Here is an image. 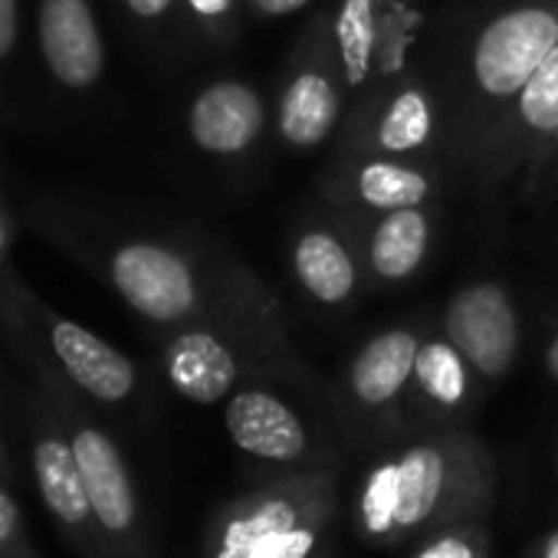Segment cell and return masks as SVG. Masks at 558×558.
I'll return each instance as SVG.
<instances>
[{
	"label": "cell",
	"instance_id": "1",
	"mask_svg": "<svg viewBox=\"0 0 558 558\" xmlns=\"http://www.w3.org/2000/svg\"><path fill=\"white\" fill-rule=\"evenodd\" d=\"M21 223L83 266L99 269L112 293L142 319L174 326L197 306L191 263L168 243L148 236H102L73 201L57 191L21 194Z\"/></svg>",
	"mask_w": 558,
	"mask_h": 558
},
{
	"label": "cell",
	"instance_id": "2",
	"mask_svg": "<svg viewBox=\"0 0 558 558\" xmlns=\"http://www.w3.org/2000/svg\"><path fill=\"white\" fill-rule=\"evenodd\" d=\"M31 40L53 93L93 96L106 80V37L93 0H31Z\"/></svg>",
	"mask_w": 558,
	"mask_h": 558
},
{
	"label": "cell",
	"instance_id": "3",
	"mask_svg": "<svg viewBox=\"0 0 558 558\" xmlns=\"http://www.w3.org/2000/svg\"><path fill=\"white\" fill-rule=\"evenodd\" d=\"M558 47V14L548 8H515L499 14L473 44L470 70L473 83L493 96H519L538 63Z\"/></svg>",
	"mask_w": 558,
	"mask_h": 558
},
{
	"label": "cell",
	"instance_id": "4",
	"mask_svg": "<svg viewBox=\"0 0 558 558\" xmlns=\"http://www.w3.org/2000/svg\"><path fill=\"white\" fill-rule=\"evenodd\" d=\"M37 342L40 352L96 401L119 404L135 391V365L86 326L60 316L47 300H40L37 310Z\"/></svg>",
	"mask_w": 558,
	"mask_h": 558
},
{
	"label": "cell",
	"instance_id": "5",
	"mask_svg": "<svg viewBox=\"0 0 558 558\" xmlns=\"http://www.w3.org/2000/svg\"><path fill=\"white\" fill-rule=\"evenodd\" d=\"M444 329L480 375L499 378L509 372L519 349V319L502 287L476 283L460 290L447 306Z\"/></svg>",
	"mask_w": 558,
	"mask_h": 558
},
{
	"label": "cell",
	"instance_id": "6",
	"mask_svg": "<svg viewBox=\"0 0 558 558\" xmlns=\"http://www.w3.org/2000/svg\"><path fill=\"white\" fill-rule=\"evenodd\" d=\"M266 125L263 99L236 80H220L201 89L187 109V135L207 155L246 151Z\"/></svg>",
	"mask_w": 558,
	"mask_h": 558
},
{
	"label": "cell",
	"instance_id": "7",
	"mask_svg": "<svg viewBox=\"0 0 558 558\" xmlns=\"http://www.w3.org/2000/svg\"><path fill=\"white\" fill-rule=\"evenodd\" d=\"M227 430L240 450L263 460H296L306 450L303 421L266 391H240L227 404Z\"/></svg>",
	"mask_w": 558,
	"mask_h": 558
},
{
	"label": "cell",
	"instance_id": "8",
	"mask_svg": "<svg viewBox=\"0 0 558 558\" xmlns=\"http://www.w3.org/2000/svg\"><path fill=\"white\" fill-rule=\"evenodd\" d=\"M73 453L99 522L112 532L129 529L135 519V496L116 444L96 427H80L73 434Z\"/></svg>",
	"mask_w": 558,
	"mask_h": 558
},
{
	"label": "cell",
	"instance_id": "9",
	"mask_svg": "<svg viewBox=\"0 0 558 558\" xmlns=\"http://www.w3.org/2000/svg\"><path fill=\"white\" fill-rule=\"evenodd\" d=\"M165 368L171 385L197 404L220 401L236 381V362L230 349L204 329L181 332L165 352Z\"/></svg>",
	"mask_w": 558,
	"mask_h": 558
},
{
	"label": "cell",
	"instance_id": "10",
	"mask_svg": "<svg viewBox=\"0 0 558 558\" xmlns=\"http://www.w3.org/2000/svg\"><path fill=\"white\" fill-rule=\"evenodd\" d=\"M313 532L296 525V512L287 502H269L243 522H233L220 558H306Z\"/></svg>",
	"mask_w": 558,
	"mask_h": 558
},
{
	"label": "cell",
	"instance_id": "11",
	"mask_svg": "<svg viewBox=\"0 0 558 558\" xmlns=\"http://www.w3.org/2000/svg\"><path fill=\"white\" fill-rule=\"evenodd\" d=\"M417 339L404 329H391L375 336L352 365V388L365 404H385L391 401L404 381L414 375L417 362Z\"/></svg>",
	"mask_w": 558,
	"mask_h": 558
},
{
	"label": "cell",
	"instance_id": "12",
	"mask_svg": "<svg viewBox=\"0 0 558 558\" xmlns=\"http://www.w3.org/2000/svg\"><path fill=\"white\" fill-rule=\"evenodd\" d=\"M339 122V93L323 73H300L279 102V132L296 148L329 138Z\"/></svg>",
	"mask_w": 558,
	"mask_h": 558
},
{
	"label": "cell",
	"instance_id": "13",
	"mask_svg": "<svg viewBox=\"0 0 558 558\" xmlns=\"http://www.w3.org/2000/svg\"><path fill=\"white\" fill-rule=\"evenodd\" d=\"M34 473H37V486L47 499V506L70 525H80L89 512V493L73 453V444H66L57 434H44L34 444Z\"/></svg>",
	"mask_w": 558,
	"mask_h": 558
},
{
	"label": "cell",
	"instance_id": "14",
	"mask_svg": "<svg viewBox=\"0 0 558 558\" xmlns=\"http://www.w3.org/2000/svg\"><path fill=\"white\" fill-rule=\"evenodd\" d=\"M293 269L306 293L326 306L345 303L355 290V263L349 250L326 230H313L296 243Z\"/></svg>",
	"mask_w": 558,
	"mask_h": 558
},
{
	"label": "cell",
	"instance_id": "15",
	"mask_svg": "<svg viewBox=\"0 0 558 558\" xmlns=\"http://www.w3.org/2000/svg\"><path fill=\"white\" fill-rule=\"evenodd\" d=\"M430 240V223L421 207H401L391 210L372 233V266L385 279H404L411 276L427 253Z\"/></svg>",
	"mask_w": 558,
	"mask_h": 558
},
{
	"label": "cell",
	"instance_id": "16",
	"mask_svg": "<svg viewBox=\"0 0 558 558\" xmlns=\"http://www.w3.org/2000/svg\"><path fill=\"white\" fill-rule=\"evenodd\" d=\"M444 489V457L434 447H414L398 463V506L395 522H421L440 499Z\"/></svg>",
	"mask_w": 558,
	"mask_h": 558
},
{
	"label": "cell",
	"instance_id": "17",
	"mask_svg": "<svg viewBox=\"0 0 558 558\" xmlns=\"http://www.w3.org/2000/svg\"><path fill=\"white\" fill-rule=\"evenodd\" d=\"M336 44L349 86H362L372 73L375 47V0H342L336 21Z\"/></svg>",
	"mask_w": 558,
	"mask_h": 558
},
{
	"label": "cell",
	"instance_id": "18",
	"mask_svg": "<svg viewBox=\"0 0 558 558\" xmlns=\"http://www.w3.org/2000/svg\"><path fill=\"white\" fill-rule=\"evenodd\" d=\"M359 194L368 207L401 210V207H421L430 194V184L424 174H417L404 165L372 161L359 174Z\"/></svg>",
	"mask_w": 558,
	"mask_h": 558
},
{
	"label": "cell",
	"instance_id": "19",
	"mask_svg": "<svg viewBox=\"0 0 558 558\" xmlns=\"http://www.w3.org/2000/svg\"><path fill=\"white\" fill-rule=\"evenodd\" d=\"M434 112L430 99L421 89H404L391 99L388 112L378 122V145L391 155L414 151L430 138Z\"/></svg>",
	"mask_w": 558,
	"mask_h": 558
},
{
	"label": "cell",
	"instance_id": "20",
	"mask_svg": "<svg viewBox=\"0 0 558 558\" xmlns=\"http://www.w3.org/2000/svg\"><path fill=\"white\" fill-rule=\"evenodd\" d=\"M414 375L421 388L440 401V404H460L466 391V372H463V355L457 352L453 342H430L417 352Z\"/></svg>",
	"mask_w": 558,
	"mask_h": 558
},
{
	"label": "cell",
	"instance_id": "21",
	"mask_svg": "<svg viewBox=\"0 0 558 558\" xmlns=\"http://www.w3.org/2000/svg\"><path fill=\"white\" fill-rule=\"evenodd\" d=\"M519 119L538 135H558V47L519 93Z\"/></svg>",
	"mask_w": 558,
	"mask_h": 558
},
{
	"label": "cell",
	"instance_id": "22",
	"mask_svg": "<svg viewBox=\"0 0 558 558\" xmlns=\"http://www.w3.org/2000/svg\"><path fill=\"white\" fill-rule=\"evenodd\" d=\"M27 31H31V0H0V80H8L14 66H21Z\"/></svg>",
	"mask_w": 558,
	"mask_h": 558
},
{
	"label": "cell",
	"instance_id": "23",
	"mask_svg": "<svg viewBox=\"0 0 558 558\" xmlns=\"http://www.w3.org/2000/svg\"><path fill=\"white\" fill-rule=\"evenodd\" d=\"M398 506V463L381 466L365 489V522L372 532H385L395 522Z\"/></svg>",
	"mask_w": 558,
	"mask_h": 558
},
{
	"label": "cell",
	"instance_id": "24",
	"mask_svg": "<svg viewBox=\"0 0 558 558\" xmlns=\"http://www.w3.org/2000/svg\"><path fill=\"white\" fill-rule=\"evenodd\" d=\"M17 236H21V214H17V207L11 204L8 191L0 187V272H4V276L21 272V269H17V259H14Z\"/></svg>",
	"mask_w": 558,
	"mask_h": 558
},
{
	"label": "cell",
	"instance_id": "25",
	"mask_svg": "<svg viewBox=\"0 0 558 558\" xmlns=\"http://www.w3.org/2000/svg\"><path fill=\"white\" fill-rule=\"evenodd\" d=\"M178 0H122V8L129 17L142 21V24H155V21H165L171 14V8Z\"/></svg>",
	"mask_w": 558,
	"mask_h": 558
},
{
	"label": "cell",
	"instance_id": "26",
	"mask_svg": "<svg viewBox=\"0 0 558 558\" xmlns=\"http://www.w3.org/2000/svg\"><path fill=\"white\" fill-rule=\"evenodd\" d=\"M184 4L201 21H220L233 11V0H184Z\"/></svg>",
	"mask_w": 558,
	"mask_h": 558
},
{
	"label": "cell",
	"instance_id": "27",
	"mask_svg": "<svg viewBox=\"0 0 558 558\" xmlns=\"http://www.w3.org/2000/svg\"><path fill=\"white\" fill-rule=\"evenodd\" d=\"M417 558H473V551L460 538H440L430 548H424Z\"/></svg>",
	"mask_w": 558,
	"mask_h": 558
},
{
	"label": "cell",
	"instance_id": "28",
	"mask_svg": "<svg viewBox=\"0 0 558 558\" xmlns=\"http://www.w3.org/2000/svg\"><path fill=\"white\" fill-rule=\"evenodd\" d=\"M310 4V0H253V8L266 17H287Z\"/></svg>",
	"mask_w": 558,
	"mask_h": 558
},
{
	"label": "cell",
	"instance_id": "29",
	"mask_svg": "<svg viewBox=\"0 0 558 558\" xmlns=\"http://www.w3.org/2000/svg\"><path fill=\"white\" fill-rule=\"evenodd\" d=\"M17 519H21V512H17V502L0 489V545H4L8 538H11V532L17 529Z\"/></svg>",
	"mask_w": 558,
	"mask_h": 558
},
{
	"label": "cell",
	"instance_id": "30",
	"mask_svg": "<svg viewBox=\"0 0 558 558\" xmlns=\"http://www.w3.org/2000/svg\"><path fill=\"white\" fill-rule=\"evenodd\" d=\"M545 365H548V375L558 381V332H555V339H551V345L545 352Z\"/></svg>",
	"mask_w": 558,
	"mask_h": 558
},
{
	"label": "cell",
	"instance_id": "31",
	"mask_svg": "<svg viewBox=\"0 0 558 558\" xmlns=\"http://www.w3.org/2000/svg\"><path fill=\"white\" fill-rule=\"evenodd\" d=\"M545 558H558V532L548 538V545H545Z\"/></svg>",
	"mask_w": 558,
	"mask_h": 558
},
{
	"label": "cell",
	"instance_id": "32",
	"mask_svg": "<svg viewBox=\"0 0 558 558\" xmlns=\"http://www.w3.org/2000/svg\"><path fill=\"white\" fill-rule=\"evenodd\" d=\"M555 138H558V135H555Z\"/></svg>",
	"mask_w": 558,
	"mask_h": 558
}]
</instances>
